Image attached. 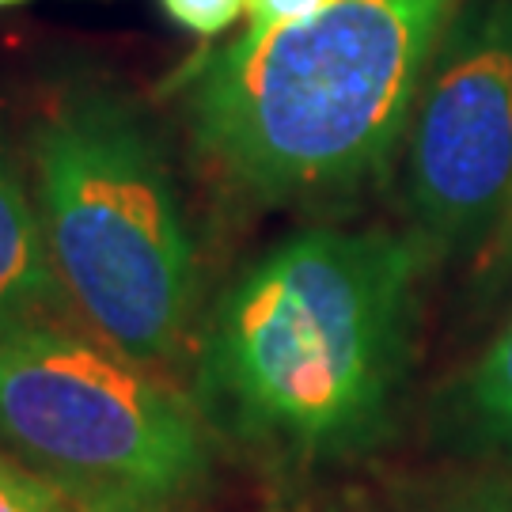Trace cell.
Here are the masks:
<instances>
[{
	"label": "cell",
	"instance_id": "6da1fadb",
	"mask_svg": "<svg viewBox=\"0 0 512 512\" xmlns=\"http://www.w3.org/2000/svg\"><path fill=\"white\" fill-rule=\"evenodd\" d=\"M429 262L410 228H304L262 251L198 338L190 395L209 429L293 463L372 448L406 384Z\"/></svg>",
	"mask_w": 512,
	"mask_h": 512
},
{
	"label": "cell",
	"instance_id": "7c38bea8",
	"mask_svg": "<svg viewBox=\"0 0 512 512\" xmlns=\"http://www.w3.org/2000/svg\"><path fill=\"white\" fill-rule=\"evenodd\" d=\"M448 512H512L509 505H463V509H448Z\"/></svg>",
	"mask_w": 512,
	"mask_h": 512
},
{
	"label": "cell",
	"instance_id": "4fadbf2b",
	"mask_svg": "<svg viewBox=\"0 0 512 512\" xmlns=\"http://www.w3.org/2000/svg\"><path fill=\"white\" fill-rule=\"evenodd\" d=\"M23 4H35V0H0V12H8V8H23Z\"/></svg>",
	"mask_w": 512,
	"mask_h": 512
},
{
	"label": "cell",
	"instance_id": "3957f363",
	"mask_svg": "<svg viewBox=\"0 0 512 512\" xmlns=\"http://www.w3.org/2000/svg\"><path fill=\"white\" fill-rule=\"evenodd\" d=\"M31 198L76 323L164 372L202 304L194 224L160 129L103 76L61 80L31 133Z\"/></svg>",
	"mask_w": 512,
	"mask_h": 512
},
{
	"label": "cell",
	"instance_id": "277c9868",
	"mask_svg": "<svg viewBox=\"0 0 512 512\" xmlns=\"http://www.w3.org/2000/svg\"><path fill=\"white\" fill-rule=\"evenodd\" d=\"M213 437L194 395L84 327L0 330V444L80 512H194Z\"/></svg>",
	"mask_w": 512,
	"mask_h": 512
},
{
	"label": "cell",
	"instance_id": "5b68a950",
	"mask_svg": "<svg viewBox=\"0 0 512 512\" xmlns=\"http://www.w3.org/2000/svg\"><path fill=\"white\" fill-rule=\"evenodd\" d=\"M403 205L429 258L486 251L512 205V0H463L403 141Z\"/></svg>",
	"mask_w": 512,
	"mask_h": 512
},
{
	"label": "cell",
	"instance_id": "8fae6325",
	"mask_svg": "<svg viewBox=\"0 0 512 512\" xmlns=\"http://www.w3.org/2000/svg\"><path fill=\"white\" fill-rule=\"evenodd\" d=\"M482 270H486L490 281L512 277V205L505 220H501V228H497V236L490 239V247L482 251Z\"/></svg>",
	"mask_w": 512,
	"mask_h": 512
},
{
	"label": "cell",
	"instance_id": "52a82bcc",
	"mask_svg": "<svg viewBox=\"0 0 512 512\" xmlns=\"http://www.w3.org/2000/svg\"><path fill=\"white\" fill-rule=\"evenodd\" d=\"M456 418L463 437L486 452H512V319L459 387Z\"/></svg>",
	"mask_w": 512,
	"mask_h": 512
},
{
	"label": "cell",
	"instance_id": "9c48e42d",
	"mask_svg": "<svg viewBox=\"0 0 512 512\" xmlns=\"http://www.w3.org/2000/svg\"><path fill=\"white\" fill-rule=\"evenodd\" d=\"M156 4L179 31L202 38V42L220 38L247 12V0H156Z\"/></svg>",
	"mask_w": 512,
	"mask_h": 512
},
{
	"label": "cell",
	"instance_id": "30bf717a",
	"mask_svg": "<svg viewBox=\"0 0 512 512\" xmlns=\"http://www.w3.org/2000/svg\"><path fill=\"white\" fill-rule=\"evenodd\" d=\"M330 0H247V27L243 35H270V31H281L289 23H300V19L315 16L319 8H327Z\"/></svg>",
	"mask_w": 512,
	"mask_h": 512
},
{
	"label": "cell",
	"instance_id": "ba28073f",
	"mask_svg": "<svg viewBox=\"0 0 512 512\" xmlns=\"http://www.w3.org/2000/svg\"><path fill=\"white\" fill-rule=\"evenodd\" d=\"M0 512H80L27 463L0 448Z\"/></svg>",
	"mask_w": 512,
	"mask_h": 512
},
{
	"label": "cell",
	"instance_id": "7a4b0ae2",
	"mask_svg": "<svg viewBox=\"0 0 512 512\" xmlns=\"http://www.w3.org/2000/svg\"><path fill=\"white\" fill-rule=\"evenodd\" d=\"M463 0H330L239 35L175 73L190 148L239 202H327L403 148L444 27Z\"/></svg>",
	"mask_w": 512,
	"mask_h": 512
},
{
	"label": "cell",
	"instance_id": "8992f818",
	"mask_svg": "<svg viewBox=\"0 0 512 512\" xmlns=\"http://www.w3.org/2000/svg\"><path fill=\"white\" fill-rule=\"evenodd\" d=\"M57 311H69L65 293L50 262L35 198L0 126V330L54 319Z\"/></svg>",
	"mask_w": 512,
	"mask_h": 512
}]
</instances>
